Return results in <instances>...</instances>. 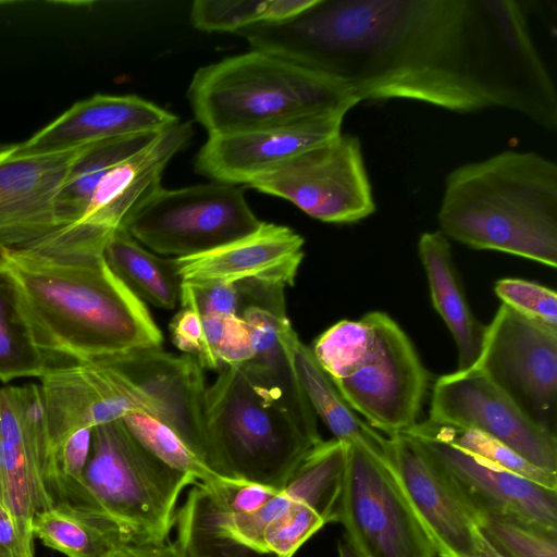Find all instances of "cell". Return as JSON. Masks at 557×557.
Returning a JSON list of instances; mask_svg holds the SVG:
<instances>
[{
	"instance_id": "74e56055",
	"label": "cell",
	"mask_w": 557,
	"mask_h": 557,
	"mask_svg": "<svg viewBox=\"0 0 557 557\" xmlns=\"http://www.w3.org/2000/svg\"><path fill=\"white\" fill-rule=\"evenodd\" d=\"M32 525L0 503V557H35Z\"/></svg>"
},
{
	"instance_id": "d6986e66",
	"label": "cell",
	"mask_w": 557,
	"mask_h": 557,
	"mask_svg": "<svg viewBox=\"0 0 557 557\" xmlns=\"http://www.w3.org/2000/svg\"><path fill=\"white\" fill-rule=\"evenodd\" d=\"M180 122L172 112L134 95L97 94L75 102L25 141L24 154L75 150L99 140L159 133Z\"/></svg>"
},
{
	"instance_id": "ab89813d",
	"label": "cell",
	"mask_w": 557,
	"mask_h": 557,
	"mask_svg": "<svg viewBox=\"0 0 557 557\" xmlns=\"http://www.w3.org/2000/svg\"><path fill=\"white\" fill-rule=\"evenodd\" d=\"M225 317H200L202 334L197 358L203 369H220L219 349L224 334Z\"/></svg>"
},
{
	"instance_id": "52a82bcc",
	"label": "cell",
	"mask_w": 557,
	"mask_h": 557,
	"mask_svg": "<svg viewBox=\"0 0 557 557\" xmlns=\"http://www.w3.org/2000/svg\"><path fill=\"white\" fill-rule=\"evenodd\" d=\"M83 480L92 511L139 544L168 540L181 493L198 482L156 457L122 419L92 429Z\"/></svg>"
},
{
	"instance_id": "ac0fdd59",
	"label": "cell",
	"mask_w": 557,
	"mask_h": 557,
	"mask_svg": "<svg viewBox=\"0 0 557 557\" xmlns=\"http://www.w3.org/2000/svg\"><path fill=\"white\" fill-rule=\"evenodd\" d=\"M304 238L285 225L263 222L252 233L212 250L175 258L182 283L237 284L256 281L293 285L304 259Z\"/></svg>"
},
{
	"instance_id": "30bf717a",
	"label": "cell",
	"mask_w": 557,
	"mask_h": 557,
	"mask_svg": "<svg viewBox=\"0 0 557 557\" xmlns=\"http://www.w3.org/2000/svg\"><path fill=\"white\" fill-rule=\"evenodd\" d=\"M336 522L360 557H437L391 469L352 445Z\"/></svg>"
},
{
	"instance_id": "83f0119b",
	"label": "cell",
	"mask_w": 557,
	"mask_h": 557,
	"mask_svg": "<svg viewBox=\"0 0 557 557\" xmlns=\"http://www.w3.org/2000/svg\"><path fill=\"white\" fill-rule=\"evenodd\" d=\"M176 544L185 557H277L243 544L221 521L209 485L197 482L176 510Z\"/></svg>"
},
{
	"instance_id": "7c38bea8",
	"label": "cell",
	"mask_w": 557,
	"mask_h": 557,
	"mask_svg": "<svg viewBox=\"0 0 557 557\" xmlns=\"http://www.w3.org/2000/svg\"><path fill=\"white\" fill-rule=\"evenodd\" d=\"M111 368L132 412L173 430L200 458L206 382L197 356L141 349L101 362Z\"/></svg>"
},
{
	"instance_id": "cb8c5ba5",
	"label": "cell",
	"mask_w": 557,
	"mask_h": 557,
	"mask_svg": "<svg viewBox=\"0 0 557 557\" xmlns=\"http://www.w3.org/2000/svg\"><path fill=\"white\" fill-rule=\"evenodd\" d=\"M0 503L29 525L36 512L52 507L38 475L15 386L0 388Z\"/></svg>"
},
{
	"instance_id": "44dd1931",
	"label": "cell",
	"mask_w": 557,
	"mask_h": 557,
	"mask_svg": "<svg viewBox=\"0 0 557 557\" xmlns=\"http://www.w3.org/2000/svg\"><path fill=\"white\" fill-rule=\"evenodd\" d=\"M53 449L72 433L123 419L132 412L112 370L100 363L58 367L40 377Z\"/></svg>"
},
{
	"instance_id": "4fadbf2b",
	"label": "cell",
	"mask_w": 557,
	"mask_h": 557,
	"mask_svg": "<svg viewBox=\"0 0 557 557\" xmlns=\"http://www.w3.org/2000/svg\"><path fill=\"white\" fill-rule=\"evenodd\" d=\"M428 420L484 433L557 473V435L533 422L475 367L436 380Z\"/></svg>"
},
{
	"instance_id": "484cf974",
	"label": "cell",
	"mask_w": 557,
	"mask_h": 557,
	"mask_svg": "<svg viewBox=\"0 0 557 557\" xmlns=\"http://www.w3.org/2000/svg\"><path fill=\"white\" fill-rule=\"evenodd\" d=\"M159 133L128 135L81 147L54 203L61 226L81 222L103 176L119 162L148 145Z\"/></svg>"
},
{
	"instance_id": "7402d4cb",
	"label": "cell",
	"mask_w": 557,
	"mask_h": 557,
	"mask_svg": "<svg viewBox=\"0 0 557 557\" xmlns=\"http://www.w3.org/2000/svg\"><path fill=\"white\" fill-rule=\"evenodd\" d=\"M418 253L429 281L433 307L456 343L457 370H467L479 358L485 326L468 302L449 240L441 231L424 232L418 242Z\"/></svg>"
},
{
	"instance_id": "7a4b0ae2",
	"label": "cell",
	"mask_w": 557,
	"mask_h": 557,
	"mask_svg": "<svg viewBox=\"0 0 557 557\" xmlns=\"http://www.w3.org/2000/svg\"><path fill=\"white\" fill-rule=\"evenodd\" d=\"M113 232L81 222L27 247L0 249V282L55 368L161 348L146 304L104 260Z\"/></svg>"
},
{
	"instance_id": "f1b7e54d",
	"label": "cell",
	"mask_w": 557,
	"mask_h": 557,
	"mask_svg": "<svg viewBox=\"0 0 557 557\" xmlns=\"http://www.w3.org/2000/svg\"><path fill=\"white\" fill-rule=\"evenodd\" d=\"M315 0H196L190 9L193 26L202 32L234 33L261 23L288 20Z\"/></svg>"
},
{
	"instance_id": "d6a6232c",
	"label": "cell",
	"mask_w": 557,
	"mask_h": 557,
	"mask_svg": "<svg viewBox=\"0 0 557 557\" xmlns=\"http://www.w3.org/2000/svg\"><path fill=\"white\" fill-rule=\"evenodd\" d=\"M475 523L503 557H557V531L492 512L478 513Z\"/></svg>"
},
{
	"instance_id": "ee69618b",
	"label": "cell",
	"mask_w": 557,
	"mask_h": 557,
	"mask_svg": "<svg viewBox=\"0 0 557 557\" xmlns=\"http://www.w3.org/2000/svg\"><path fill=\"white\" fill-rule=\"evenodd\" d=\"M1 3H2V2H0V4H1Z\"/></svg>"
},
{
	"instance_id": "60d3db41",
	"label": "cell",
	"mask_w": 557,
	"mask_h": 557,
	"mask_svg": "<svg viewBox=\"0 0 557 557\" xmlns=\"http://www.w3.org/2000/svg\"><path fill=\"white\" fill-rule=\"evenodd\" d=\"M107 557H185L175 541L159 543H124Z\"/></svg>"
},
{
	"instance_id": "603a6c76",
	"label": "cell",
	"mask_w": 557,
	"mask_h": 557,
	"mask_svg": "<svg viewBox=\"0 0 557 557\" xmlns=\"http://www.w3.org/2000/svg\"><path fill=\"white\" fill-rule=\"evenodd\" d=\"M286 342L299 383L315 413L334 438L352 445L391 468L389 438L369 425L348 405L329 375L292 327Z\"/></svg>"
},
{
	"instance_id": "d4e9b609",
	"label": "cell",
	"mask_w": 557,
	"mask_h": 557,
	"mask_svg": "<svg viewBox=\"0 0 557 557\" xmlns=\"http://www.w3.org/2000/svg\"><path fill=\"white\" fill-rule=\"evenodd\" d=\"M103 257L111 271L141 301L165 310L176 307L182 280L175 258L157 256L123 227L111 234Z\"/></svg>"
},
{
	"instance_id": "ba28073f",
	"label": "cell",
	"mask_w": 557,
	"mask_h": 557,
	"mask_svg": "<svg viewBox=\"0 0 557 557\" xmlns=\"http://www.w3.org/2000/svg\"><path fill=\"white\" fill-rule=\"evenodd\" d=\"M261 223L242 188L215 182L178 189L162 187L121 227L148 250L182 258L248 235Z\"/></svg>"
},
{
	"instance_id": "4316f807",
	"label": "cell",
	"mask_w": 557,
	"mask_h": 557,
	"mask_svg": "<svg viewBox=\"0 0 557 557\" xmlns=\"http://www.w3.org/2000/svg\"><path fill=\"white\" fill-rule=\"evenodd\" d=\"M34 536L66 557H107L125 541L106 517L67 505H55L35 513Z\"/></svg>"
},
{
	"instance_id": "8992f818",
	"label": "cell",
	"mask_w": 557,
	"mask_h": 557,
	"mask_svg": "<svg viewBox=\"0 0 557 557\" xmlns=\"http://www.w3.org/2000/svg\"><path fill=\"white\" fill-rule=\"evenodd\" d=\"M311 349L344 399L376 431L392 436L418 423L429 372L387 313L341 320Z\"/></svg>"
},
{
	"instance_id": "e575fe53",
	"label": "cell",
	"mask_w": 557,
	"mask_h": 557,
	"mask_svg": "<svg viewBox=\"0 0 557 557\" xmlns=\"http://www.w3.org/2000/svg\"><path fill=\"white\" fill-rule=\"evenodd\" d=\"M494 290L502 304L557 329V294L554 289L525 280L503 278L496 282Z\"/></svg>"
},
{
	"instance_id": "e0dca14e",
	"label": "cell",
	"mask_w": 557,
	"mask_h": 557,
	"mask_svg": "<svg viewBox=\"0 0 557 557\" xmlns=\"http://www.w3.org/2000/svg\"><path fill=\"white\" fill-rule=\"evenodd\" d=\"M413 436L447 475L474 515L492 512L557 531V490L500 469L432 436Z\"/></svg>"
},
{
	"instance_id": "6da1fadb",
	"label": "cell",
	"mask_w": 557,
	"mask_h": 557,
	"mask_svg": "<svg viewBox=\"0 0 557 557\" xmlns=\"http://www.w3.org/2000/svg\"><path fill=\"white\" fill-rule=\"evenodd\" d=\"M529 1L315 0L236 33L252 50L314 72L362 100L408 99L448 111L517 112L557 129V90Z\"/></svg>"
},
{
	"instance_id": "4dcf8cb0",
	"label": "cell",
	"mask_w": 557,
	"mask_h": 557,
	"mask_svg": "<svg viewBox=\"0 0 557 557\" xmlns=\"http://www.w3.org/2000/svg\"><path fill=\"white\" fill-rule=\"evenodd\" d=\"M54 368L52 360L34 344L7 287L0 282V382L41 377Z\"/></svg>"
},
{
	"instance_id": "b9f144b4",
	"label": "cell",
	"mask_w": 557,
	"mask_h": 557,
	"mask_svg": "<svg viewBox=\"0 0 557 557\" xmlns=\"http://www.w3.org/2000/svg\"><path fill=\"white\" fill-rule=\"evenodd\" d=\"M475 543V557H503L495 548L487 542V540L480 532L478 525L474 532Z\"/></svg>"
},
{
	"instance_id": "8d00e7d4",
	"label": "cell",
	"mask_w": 557,
	"mask_h": 557,
	"mask_svg": "<svg viewBox=\"0 0 557 557\" xmlns=\"http://www.w3.org/2000/svg\"><path fill=\"white\" fill-rule=\"evenodd\" d=\"M253 357L250 331L238 314L225 317V329L219 349L221 366L239 367Z\"/></svg>"
},
{
	"instance_id": "f35d334b",
	"label": "cell",
	"mask_w": 557,
	"mask_h": 557,
	"mask_svg": "<svg viewBox=\"0 0 557 557\" xmlns=\"http://www.w3.org/2000/svg\"><path fill=\"white\" fill-rule=\"evenodd\" d=\"M170 332L174 346L183 354H199L202 329L201 318L195 309L182 307L170 323Z\"/></svg>"
},
{
	"instance_id": "7bdbcfd3",
	"label": "cell",
	"mask_w": 557,
	"mask_h": 557,
	"mask_svg": "<svg viewBox=\"0 0 557 557\" xmlns=\"http://www.w3.org/2000/svg\"><path fill=\"white\" fill-rule=\"evenodd\" d=\"M339 557H360L359 554L351 547L346 539L342 540L338 544Z\"/></svg>"
},
{
	"instance_id": "836d02e7",
	"label": "cell",
	"mask_w": 557,
	"mask_h": 557,
	"mask_svg": "<svg viewBox=\"0 0 557 557\" xmlns=\"http://www.w3.org/2000/svg\"><path fill=\"white\" fill-rule=\"evenodd\" d=\"M289 496V508L267 525L263 535L267 549L277 557H293L305 542L330 523L320 509Z\"/></svg>"
},
{
	"instance_id": "8fae6325",
	"label": "cell",
	"mask_w": 557,
	"mask_h": 557,
	"mask_svg": "<svg viewBox=\"0 0 557 557\" xmlns=\"http://www.w3.org/2000/svg\"><path fill=\"white\" fill-rule=\"evenodd\" d=\"M472 367L533 422L556 435L557 329L502 304L485 326L481 352Z\"/></svg>"
},
{
	"instance_id": "f546056e",
	"label": "cell",
	"mask_w": 557,
	"mask_h": 557,
	"mask_svg": "<svg viewBox=\"0 0 557 557\" xmlns=\"http://www.w3.org/2000/svg\"><path fill=\"white\" fill-rule=\"evenodd\" d=\"M406 431L432 436L500 469L523 476L547 488L557 490V473L533 465L504 443L479 431L435 423L430 420L418 422Z\"/></svg>"
},
{
	"instance_id": "5b68a950",
	"label": "cell",
	"mask_w": 557,
	"mask_h": 557,
	"mask_svg": "<svg viewBox=\"0 0 557 557\" xmlns=\"http://www.w3.org/2000/svg\"><path fill=\"white\" fill-rule=\"evenodd\" d=\"M187 98L209 136L284 126L360 103L330 79L252 49L198 69Z\"/></svg>"
},
{
	"instance_id": "d590c367",
	"label": "cell",
	"mask_w": 557,
	"mask_h": 557,
	"mask_svg": "<svg viewBox=\"0 0 557 557\" xmlns=\"http://www.w3.org/2000/svg\"><path fill=\"white\" fill-rule=\"evenodd\" d=\"M182 307L195 309L200 317L238 314L240 295L237 284L189 285L182 283Z\"/></svg>"
},
{
	"instance_id": "9c48e42d",
	"label": "cell",
	"mask_w": 557,
	"mask_h": 557,
	"mask_svg": "<svg viewBox=\"0 0 557 557\" xmlns=\"http://www.w3.org/2000/svg\"><path fill=\"white\" fill-rule=\"evenodd\" d=\"M247 186L325 223H356L376 211L361 141L351 134H339Z\"/></svg>"
},
{
	"instance_id": "9a60e30c",
	"label": "cell",
	"mask_w": 557,
	"mask_h": 557,
	"mask_svg": "<svg viewBox=\"0 0 557 557\" xmlns=\"http://www.w3.org/2000/svg\"><path fill=\"white\" fill-rule=\"evenodd\" d=\"M79 148L24 154L0 143V249L27 247L63 228L55 199Z\"/></svg>"
},
{
	"instance_id": "2e32d148",
	"label": "cell",
	"mask_w": 557,
	"mask_h": 557,
	"mask_svg": "<svg viewBox=\"0 0 557 557\" xmlns=\"http://www.w3.org/2000/svg\"><path fill=\"white\" fill-rule=\"evenodd\" d=\"M346 111L284 126L209 136L196 156V171L228 185H248L305 151L342 134Z\"/></svg>"
},
{
	"instance_id": "1f68e13d",
	"label": "cell",
	"mask_w": 557,
	"mask_h": 557,
	"mask_svg": "<svg viewBox=\"0 0 557 557\" xmlns=\"http://www.w3.org/2000/svg\"><path fill=\"white\" fill-rule=\"evenodd\" d=\"M123 422L131 433L168 466L214 485L228 480L212 472L202 459L169 426L145 413L131 412Z\"/></svg>"
},
{
	"instance_id": "ffe728a7",
	"label": "cell",
	"mask_w": 557,
	"mask_h": 557,
	"mask_svg": "<svg viewBox=\"0 0 557 557\" xmlns=\"http://www.w3.org/2000/svg\"><path fill=\"white\" fill-rule=\"evenodd\" d=\"M193 135L191 122H177L114 165L95 188L81 222L108 231L121 227L162 188L165 166Z\"/></svg>"
},
{
	"instance_id": "277c9868",
	"label": "cell",
	"mask_w": 557,
	"mask_h": 557,
	"mask_svg": "<svg viewBox=\"0 0 557 557\" xmlns=\"http://www.w3.org/2000/svg\"><path fill=\"white\" fill-rule=\"evenodd\" d=\"M322 441L240 367L206 388L201 459L222 479L281 491Z\"/></svg>"
},
{
	"instance_id": "5bb4252c",
	"label": "cell",
	"mask_w": 557,
	"mask_h": 557,
	"mask_svg": "<svg viewBox=\"0 0 557 557\" xmlns=\"http://www.w3.org/2000/svg\"><path fill=\"white\" fill-rule=\"evenodd\" d=\"M389 438L391 471L437 557H475V518L451 482L410 434Z\"/></svg>"
},
{
	"instance_id": "3957f363",
	"label": "cell",
	"mask_w": 557,
	"mask_h": 557,
	"mask_svg": "<svg viewBox=\"0 0 557 557\" xmlns=\"http://www.w3.org/2000/svg\"><path fill=\"white\" fill-rule=\"evenodd\" d=\"M440 231L462 245L557 265V164L505 150L455 168L436 214Z\"/></svg>"
}]
</instances>
